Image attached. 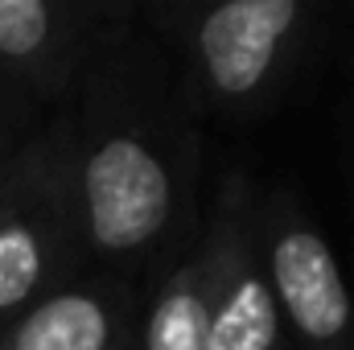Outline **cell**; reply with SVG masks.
Returning <instances> with one entry per match:
<instances>
[{
    "label": "cell",
    "mask_w": 354,
    "mask_h": 350,
    "mask_svg": "<svg viewBox=\"0 0 354 350\" xmlns=\"http://www.w3.org/2000/svg\"><path fill=\"white\" fill-rule=\"evenodd\" d=\"M206 350H284L272 284L239 231H223V268L210 301Z\"/></svg>",
    "instance_id": "cell-5"
},
{
    "label": "cell",
    "mask_w": 354,
    "mask_h": 350,
    "mask_svg": "<svg viewBox=\"0 0 354 350\" xmlns=\"http://www.w3.org/2000/svg\"><path fill=\"white\" fill-rule=\"evenodd\" d=\"M0 140H4V128H0Z\"/></svg>",
    "instance_id": "cell-9"
},
{
    "label": "cell",
    "mask_w": 354,
    "mask_h": 350,
    "mask_svg": "<svg viewBox=\"0 0 354 350\" xmlns=\"http://www.w3.org/2000/svg\"><path fill=\"white\" fill-rule=\"evenodd\" d=\"M218 268H223V231L214 235V243H206L198 260L177 268L161 284L145 326V350H206Z\"/></svg>",
    "instance_id": "cell-7"
},
{
    "label": "cell",
    "mask_w": 354,
    "mask_h": 350,
    "mask_svg": "<svg viewBox=\"0 0 354 350\" xmlns=\"http://www.w3.org/2000/svg\"><path fill=\"white\" fill-rule=\"evenodd\" d=\"M297 17V0H227L210 8L198 25V54L210 87L227 99L256 95L272 75Z\"/></svg>",
    "instance_id": "cell-4"
},
{
    "label": "cell",
    "mask_w": 354,
    "mask_h": 350,
    "mask_svg": "<svg viewBox=\"0 0 354 350\" xmlns=\"http://www.w3.org/2000/svg\"><path fill=\"white\" fill-rule=\"evenodd\" d=\"M75 227L79 198H71L62 153L33 145L0 181V330L29 313L62 276Z\"/></svg>",
    "instance_id": "cell-1"
},
{
    "label": "cell",
    "mask_w": 354,
    "mask_h": 350,
    "mask_svg": "<svg viewBox=\"0 0 354 350\" xmlns=\"http://www.w3.org/2000/svg\"><path fill=\"white\" fill-rule=\"evenodd\" d=\"M268 284L309 347L334 350L338 342H346L354 326L351 293L334 252L313 227H288L272 239Z\"/></svg>",
    "instance_id": "cell-3"
},
{
    "label": "cell",
    "mask_w": 354,
    "mask_h": 350,
    "mask_svg": "<svg viewBox=\"0 0 354 350\" xmlns=\"http://www.w3.org/2000/svg\"><path fill=\"white\" fill-rule=\"evenodd\" d=\"M115 297L99 288H66L37 301L0 330V350H115Z\"/></svg>",
    "instance_id": "cell-6"
},
{
    "label": "cell",
    "mask_w": 354,
    "mask_h": 350,
    "mask_svg": "<svg viewBox=\"0 0 354 350\" xmlns=\"http://www.w3.org/2000/svg\"><path fill=\"white\" fill-rule=\"evenodd\" d=\"M58 46L62 8L46 0H0V62L37 71L46 79V66L54 62Z\"/></svg>",
    "instance_id": "cell-8"
},
{
    "label": "cell",
    "mask_w": 354,
    "mask_h": 350,
    "mask_svg": "<svg viewBox=\"0 0 354 350\" xmlns=\"http://www.w3.org/2000/svg\"><path fill=\"white\" fill-rule=\"evenodd\" d=\"M83 231L99 252L124 256L153 243L174 214L165 161L136 136H107L83 157Z\"/></svg>",
    "instance_id": "cell-2"
}]
</instances>
